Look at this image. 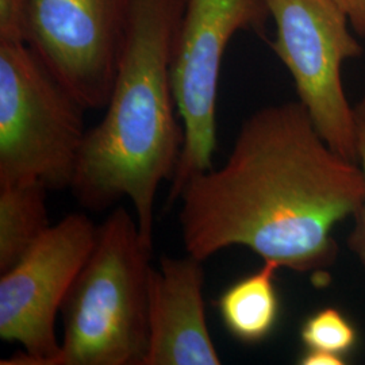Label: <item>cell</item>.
<instances>
[{"label":"cell","mask_w":365,"mask_h":365,"mask_svg":"<svg viewBox=\"0 0 365 365\" xmlns=\"http://www.w3.org/2000/svg\"><path fill=\"white\" fill-rule=\"evenodd\" d=\"M360 165L339 155L298 102L247 118L218 170L194 175L179 194L187 255L207 260L247 247L298 274L322 272L337 257L333 230L364 202Z\"/></svg>","instance_id":"obj_1"},{"label":"cell","mask_w":365,"mask_h":365,"mask_svg":"<svg viewBox=\"0 0 365 365\" xmlns=\"http://www.w3.org/2000/svg\"><path fill=\"white\" fill-rule=\"evenodd\" d=\"M184 1H134L105 117L87 130L69 188L91 211L129 199L150 244L158 188L172 180L184 144L170 76Z\"/></svg>","instance_id":"obj_2"},{"label":"cell","mask_w":365,"mask_h":365,"mask_svg":"<svg viewBox=\"0 0 365 365\" xmlns=\"http://www.w3.org/2000/svg\"><path fill=\"white\" fill-rule=\"evenodd\" d=\"M152 245L134 212H110L63 303L64 336L52 365L144 364Z\"/></svg>","instance_id":"obj_3"},{"label":"cell","mask_w":365,"mask_h":365,"mask_svg":"<svg viewBox=\"0 0 365 365\" xmlns=\"http://www.w3.org/2000/svg\"><path fill=\"white\" fill-rule=\"evenodd\" d=\"M86 108L26 42L0 41V185L71 188Z\"/></svg>","instance_id":"obj_4"},{"label":"cell","mask_w":365,"mask_h":365,"mask_svg":"<svg viewBox=\"0 0 365 365\" xmlns=\"http://www.w3.org/2000/svg\"><path fill=\"white\" fill-rule=\"evenodd\" d=\"M269 18L267 0L184 1L170 66L184 144L170 180V203L194 175L212 168L218 86L230 39L241 30L261 29Z\"/></svg>","instance_id":"obj_5"},{"label":"cell","mask_w":365,"mask_h":365,"mask_svg":"<svg viewBox=\"0 0 365 365\" xmlns=\"http://www.w3.org/2000/svg\"><path fill=\"white\" fill-rule=\"evenodd\" d=\"M274 19L272 49L294 78L299 102L322 138L359 164L354 108L342 84V66L363 48L334 0H267Z\"/></svg>","instance_id":"obj_6"},{"label":"cell","mask_w":365,"mask_h":365,"mask_svg":"<svg viewBox=\"0 0 365 365\" xmlns=\"http://www.w3.org/2000/svg\"><path fill=\"white\" fill-rule=\"evenodd\" d=\"M99 233L91 218L72 212L0 274V337L22 351L3 365H52L61 342L56 319Z\"/></svg>","instance_id":"obj_7"},{"label":"cell","mask_w":365,"mask_h":365,"mask_svg":"<svg viewBox=\"0 0 365 365\" xmlns=\"http://www.w3.org/2000/svg\"><path fill=\"white\" fill-rule=\"evenodd\" d=\"M134 1L27 0V45L86 110L110 99Z\"/></svg>","instance_id":"obj_8"},{"label":"cell","mask_w":365,"mask_h":365,"mask_svg":"<svg viewBox=\"0 0 365 365\" xmlns=\"http://www.w3.org/2000/svg\"><path fill=\"white\" fill-rule=\"evenodd\" d=\"M203 261L164 256L149 279V344L143 365H220L210 334Z\"/></svg>","instance_id":"obj_9"},{"label":"cell","mask_w":365,"mask_h":365,"mask_svg":"<svg viewBox=\"0 0 365 365\" xmlns=\"http://www.w3.org/2000/svg\"><path fill=\"white\" fill-rule=\"evenodd\" d=\"M279 264L264 261L257 272L235 282L218 299V310L227 331L245 344L267 339L279 319L280 303L274 287Z\"/></svg>","instance_id":"obj_10"},{"label":"cell","mask_w":365,"mask_h":365,"mask_svg":"<svg viewBox=\"0 0 365 365\" xmlns=\"http://www.w3.org/2000/svg\"><path fill=\"white\" fill-rule=\"evenodd\" d=\"M46 192L39 182L0 185V274L16 264L51 227Z\"/></svg>","instance_id":"obj_11"},{"label":"cell","mask_w":365,"mask_h":365,"mask_svg":"<svg viewBox=\"0 0 365 365\" xmlns=\"http://www.w3.org/2000/svg\"><path fill=\"white\" fill-rule=\"evenodd\" d=\"M307 351H322L345 356L357 342V331L348 318L334 307L310 315L300 330Z\"/></svg>","instance_id":"obj_12"},{"label":"cell","mask_w":365,"mask_h":365,"mask_svg":"<svg viewBox=\"0 0 365 365\" xmlns=\"http://www.w3.org/2000/svg\"><path fill=\"white\" fill-rule=\"evenodd\" d=\"M353 108H354L356 150H357L359 165L363 170L365 185V98H363ZM354 218H356V227L349 238V244L365 265V191L363 207Z\"/></svg>","instance_id":"obj_13"},{"label":"cell","mask_w":365,"mask_h":365,"mask_svg":"<svg viewBox=\"0 0 365 365\" xmlns=\"http://www.w3.org/2000/svg\"><path fill=\"white\" fill-rule=\"evenodd\" d=\"M27 0H0V41L26 42Z\"/></svg>","instance_id":"obj_14"},{"label":"cell","mask_w":365,"mask_h":365,"mask_svg":"<svg viewBox=\"0 0 365 365\" xmlns=\"http://www.w3.org/2000/svg\"><path fill=\"white\" fill-rule=\"evenodd\" d=\"M346 15L354 33L365 38V0H334Z\"/></svg>","instance_id":"obj_15"},{"label":"cell","mask_w":365,"mask_h":365,"mask_svg":"<svg viewBox=\"0 0 365 365\" xmlns=\"http://www.w3.org/2000/svg\"><path fill=\"white\" fill-rule=\"evenodd\" d=\"M302 365H342L345 364L344 357L334 353L322 352V351H306L300 357Z\"/></svg>","instance_id":"obj_16"}]
</instances>
